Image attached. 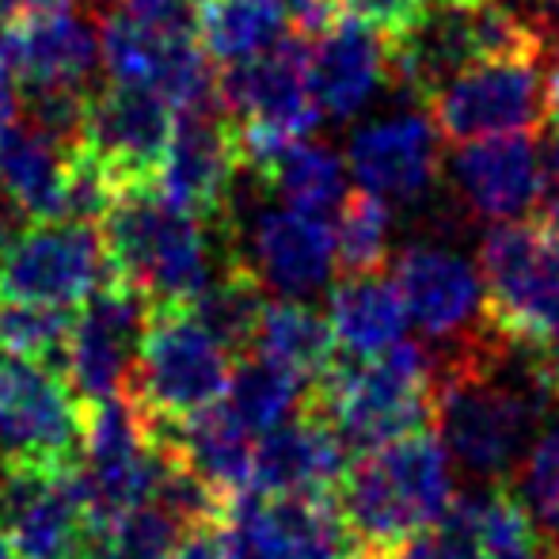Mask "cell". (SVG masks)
<instances>
[{"label":"cell","instance_id":"1","mask_svg":"<svg viewBox=\"0 0 559 559\" xmlns=\"http://www.w3.org/2000/svg\"><path fill=\"white\" fill-rule=\"evenodd\" d=\"M453 461L427 430L361 449L338 479V514L361 559H384L427 533L453 502Z\"/></svg>","mask_w":559,"mask_h":559},{"label":"cell","instance_id":"2","mask_svg":"<svg viewBox=\"0 0 559 559\" xmlns=\"http://www.w3.org/2000/svg\"><path fill=\"white\" fill-rule=\"evenodd\" d=\"M99 236L111 274L153 309H187L217 274L210 225L160 199L153 183L122 187L99 217Z\"/></svg>","mask_w":559,"mask_h":559},{"label":"cell","instance_id":"3","mask_svg":"<svg viewBox=\"0 0 559 559\" xmlns=\"http://www.w3.org/2000/svg\"><path fill=\"white\" fill-rule=\"evenodd\" d=\"M301 407L317 412L343 445L373 449L435 423V361L423 343H392L377 358L332 361L305 389Z\"/></svg>","mask_w":559,"mask_h":559},{"label":"cell","instance_id":"4","mask_svg":"<svg viewBox=\"0 0 559 559\" xmlns=\"http://www.w3.org/2000/svg\"><path fill=\"white\" fill-rule=\"evenodd\" d=\"M491 58H545L522 8L510 0H427L419 27L389 46V81L423 99L453 69Z\"/></svg>","mask_w":559,"mask_h":559},{"label":"cell","instance_id":"5","mask_svg":"<svg viewBox=\"0 0 559 559\" xmlns=\"http://www.w3.org/2000/svg\"><path fill=\"white\" fill-rule=\"evenodd\" d=\"M484 320L530 358L559 338V243L540 222H502L479 243Z\"/></svg>","mask_w":559,"mask_h":559},{"label":"cell","instance_id":"6","mask_svg":"<svg viewBox=\"0 0 559 559\" xmlns=\"http://www.w3.org/2000/svg\"><path fill=\"white\" fill-rule=\"evenodd\" d=\"M233 354L217 343L191 309H153L126 392L153 419H183L225 400Z\"/></svg>","mask_w":559,"mask_h":559},{"label":"cell","instance_id":"7","mask_svg":"<svg viewBox=\"0 0 559 559\" xmlns=\"http://www.w3.org/2000/svg\"><path fill=\"white\" fill-rule=\"evenodd\" d=\"M160 461L164 453L156 445V419L130 392L84 407L81 445L73 461L84 522L145 507Z\"/></svg>","mask_w":559,"mask_h":559},{"label":"cell","instance_id":"8","mask_svg":"<svg viewBox=\"0 0 559 559\" xmlns=\"http://www.w3.org/2000/svg\"><path fill=\"white\" fill-rule=\"evenodd\" d=\"M545 58H491L453 69L423 96L427 118L449 145L525 133L545 122Z\"/></svg>","mask_w":559,"mask_h":559},{"label":"cell","instance_id":"9","mask_svg":"<svg viewBox=\"0 0 559 559\" xmlns=\"http://www.w3.org/2000/svg\"><path fill=\"white\" fill-rule=\"evenodd\" d=\"M96 38L99 66L111 84L153 92L176 115H222L214 61L194 35L145 27L115 8L96 23Z\"/></svg>","mask_w":559,"mask_h":559},{"label":"cell","instance_id":"10","mask_svg":"<svg viewBox=\"0 0 559 559\" xmlns=\"http://www.w3.org/2000/svg\"><path fill=\"white\" fill-rule=\"evenodd\" d=\"M111 278L104 236L84 222H31L0 255L4 301L76 309Z\"/></svg>","mask_w":559,"mask_h":559},{"label":"cell","instance_id":"11","mask_svg":"<svg viewBox=\"0 0 559 559\" xmlns=\"http://www.w3.org/2000/svg\"><path fill=\"white\" fill-rule=\"evenodd\" d=\"M81 400L46 361L0 354V464H73L81 445Z\"/></svg>","mask_w":559,"mask_h":559},{"label":"cell","instance_id":"12","mask_svg":"<svg viewBox=\"0 0 559 559\" xmlns=\"http://www.w3.org/2000/svg\"><path fill=\"white\" fill-rule=\"evenodd\" d=\"M148 317H153L148 297L118 282L115 274L81 305L58 358L66 369L61 381L81 400V407L126 392Z\"/></svg>","mask_w":559,"mask_h":559},{"label":"cell","instance_id":"13","mask_svg":"<svg viewBox=\"0 0 559 559\" xmlns=\"http://www.w3.org/2000/svg\"><path fill=\"white\" fill-rule=\"evenodd\" d=\"M243 559H358L350 530L328 495L243 491L225 510Z\"/></svg>","mask_w":559,"mask_h":559},{"label":"cell","instance_id":"14","mask_svg":"<svg viewBox=\"0 0 559 559\" xmlns=\"http://www.w3.org/2000/svg\"><path fill=\"white\" fill-rule=\"evenodd\" d=\"M442 176H449V187L472 217L495 225L533 214L548 187L540 138L533 130L464 141L442 164Z\"/></svg>","mask_w":559,"mask_h":559},{"label":"cell","instance_id":"15","mask_svg":"<svg viewBox=\"0 0 559 559\" xmlns=\"http://www.w3.org/2000/svg\"><path fill=\"white\" fill-rule=\"evenodd\" d=\"M233 248L228 255L243 263L263 289L305 301L328 286L335 271L332 228L324 217L297 214L289 206H263L248 225L228 222Z\"/></svg>","mask_w":559,"mask_h":559},{"label":"cell","instance_id":"16","mask_svg":"<svg viewBox=\"0 0 559 559\" xmlns=\"http://www.w3.org/2000/svg\"><path fill=\"white\" fill-rule=\"evenodd\" d=\"M240 156L233 126L222 115H179L171 141L153 171V187L176 210L210 228H228Z\"/></svg>","mask_w":559,"mask_h":559},{"label":"cell","instance_id":"17","mask_svg":"<svg viewBox=\"0 0 559 559\" xmlns=\"http://www.w3.org/2000/svg\"><path fill=\"white\" fill-rule=\"evenodd\" d=\"M442 138L427 111H396L354 130L346 145L358 191L381 199L384 206H415L442 179Z\"/></svg>","mask_w":559,"mask_h":559},{"label":"cell","instance_id":"18","mask_svg":"<svg viewBox=\"0 0 559 559\" xmlns=\"http://www.w3.org/2000/svg\"><path fill=\"white\" fill-rule=\"evenodd\" d=\"M176 118L179 115L153 92L107 84L104 92L88 96L81 148L99 168L111 171L118 187L153 183V171L168 148Z\"/></svg>","mask_w":559,"mask_h":559},{"label":"cell","instance_id":"19","mask_svg":"<svg viewBox=\"0 0 559 559\" xmlns=\"http://www.w3.org/2000/svg\"><path fill=\"white\" fill-rule=\"evenodd\" d=\"M96 61V20L73 4L0 27V73L23 92L88 88Z\"/></svg>","mask_w":559,"mask_h":559},{"label":"cell","instance_id":"20","mask_svg":"<svg viewBox=\"0 0 559 559\" xmlns=\"http://www.w3.org/2000/svg\"><path fill=\"white\" fill-rule=\"evenodd\" d=\"M0 525L15 559H69L84 530V502L73 464L15 468L0 464Z\"/></svg>","mask_w":559,"mask_h":559},{"label":"cell","instance_id":"21","mask_svg":"<svg viewBox=\"0 0 559 559\" xmlns=\"http://www.w3.org/2000/svg\"><path fill=\"white\" fill-rule=\"evenodd\" d=\"M407 320L435 343L468 335L484 324V282L464 255L445 243H407L392 274Z\"/></svg>","mask_w":559,"mask_h":559},{"label":"cell","instance_id":"22","mask_svg":"<svg viewBox=\"0 0 559 559\" xmlns=\"http://www.w3.org/2000/svg\"><path fill=\"white\" fill-rule=\"evenodd\" d=\"M305 66H309V88L320 115H332L338 122L361 115L369 99L384 84H392L384 38L350 15H338L332 27L312 38Z\"/></svg>","mask_w":559,"mask_h":559},{"label":"cell","instance_id":"23","mask_svg":"<svg viewBox=\"0 0 559 559\" xmlns=\"http://www.w3.org/2000/svg\"><path fill=\"white\" fill-rule=\"evenodd\" d=\"M346 468V445L309 407L266 430L251 461V491L266 495H328Z\"/></svg>","mask_w":559,"mask_h":559},{"label":"cell","instance_id":"24","mask_svg":"<svg viewBox=\"0 0 559 559\" xmlns=\"http://www.w3.org/2000/svg\"><path fill=\"white\" fill-rule=\"evenodd\" d=\"M156 445L183 461L202 484L214 487L225 499V510L236 495L251 491L255 442H251V430L222 400L183 419H156Z\"/></svg>","mask_w":559,"mask_h":559},{"label":"cell","instance_id":"25","mask_svg":"<svg viewBox=\"0 0 559 559\" xmlns=\"http://www.w3.org/2000/svg\"><path fill=\"white\" fill-rule=\"evenodd\" d=\"M69 164L73 148L53 145L50 138L15 118L12 130L0 138V194L27 222H61Z\"/></svg>","mask_w":559,"mask_h":559},{"label":"cell","instance_id":"26","mask_svg":"<svg viewBox=\"0 0 559 559\" xmlns=\"http://www.w3.org/2000/svg\"><path fill=\"white\" fill-rule=\"evenodd\" d=\"M324 320L346 358H377L392 343H400L407 328L404 301L381 271L350 274V278L338 282Z\"/></svg>","mask_w":559,"mask_h":559},{"label":"cell","instance_id":"27","mask_svg":"<svg viewBox=\"0 0 559 559\" xmlns=\"http://www.w3.org/2000/svg\"><path fill=\"white\" fill-rule=\"evenodd\" d=\"M251 350H255V358L271 361V366H278L282 373H289L309 389L332 369L335 338L317 309H309L305 301L278 297V301L263 305Z\"/></svg>","mask_w":559,"mask_h":559},{"label":"cell","instance_id":"28","mask_svg":"<svg viewBox=\"0 0 559 559\" xmlns=\"http://www.w3.org/2000/svg\"><path fill=\"white\" fill-rule=\"evenodd\" d=\"M286 31V0H199L194 15V38L206 58L225 69L274 50Z\"/></svg>","mask_w":559,"mask_h":559},{"label":"cell","instance_id":"29","mask_svg":"<svg viewBox=\"0 0 559 559\" xmlns=\"http://www.w3.org/2000/svg\"><path fill=\"white\" fill-rule=\"evenodd\" d=\"M259 179L266 183V191L278 199V206H289L297 214L309 217H328L338 210L346 194V164L324 141H289L286 148L271 156Z\"/></svg>","mask_w":559,"mask_h":559},{"label":"cell","instance_id":"30","mask_svg":"<svg viewBox=\"0 0 559 559\" xmlns=\"http://www.w3.org/2000/svg\"><path fill=\"white\" fill-rule=\"evenodd\" d=\"M263 305H266V289L259 286V278L228 255L222 271L210 278V286L187 309L236 358V354L251 350Z\"/></svg>","mask_w":559,"mask_h":559},{"label":"cell","instance_id":"31","mask_svg":"<svg viewBox=\"0 0 559 559\" xmlns=\"http://www.w3.org/2000/svg\"><path fill=\"white\" fill-rule=\"evenodd\" d=\"M179 525L156 507H130L122 514L84 522L69 559H168Z\"/></svg>","mask_w":559,"mask_h":559},{"label":"cell","instance_id":"32","mask_svg":"<svg viewBox=\"0 0 559 559\" xmlns=\"http://www.w3.org/2000/svg\"><path fill=\"white\" fill-rule=\"evenodd\" d=\"M225 396H228L233 415L251 435H266V430L286 423L289 415L301 407L305 384L294 381L289 373H282L278 366H271V361L251 354V358H240L233 366Z\"/></svg>","mask_w":559,"mask_h":559},{"label":"cell","instance_id":"33","mask_svg":"<svg viewBox=\"0 0 559 559\" xmlns=\"http://www.w3.org/2000/svg\"><path fill=\"white\" fill-rule=\"evenodd\" d=\"M392 210L366 191L343 194L338 202V225L332 228L335 266L343 278L350 274H377L389 263Z\"/></svg>","mask_w":559,"mask_h":559},{"label":"cell","instance_id":"34","mask_svg":"<svg viewBox=\"0 0 559 559\" xmlns=\"http://www.w3.org/2000/svg\"><path fill=\"white\" fill-rule=\"evenodd\" d=\"M73 309H50V305L0 301V346L4 354L31 361L61 358V346L73 328Z\"/></svg>","mask_w":559,"mask_h":559},{"label":"cell","instance_id":"35","mask_svg":"<svg viewBox=\"0 0 559 559\" xmlns=\"http://www.w3.org/2000/svg\"><path fill=\"white\" fill-rule=\"evenodd\" d=\"M518 499L537 530L559 540V427H548L518 461Z\"/></svg>","mask_w":559,"mask_h":559},{"label":"cell","instance_id":"36","mask_svg":"<svg viewBox=\"0 0 559 559\" xmlns=\"http://www.w3.org/2000/svg\"><path fill=\"white\" fill-rule=\"evenodd\" d=\"M84 111H88L84 88H38L27 92V99H20V122L73 153L84 138Z\"/></svg>","mask_w":559,"mask_h":559},{"label":"cell","instance_id":"37","mask_svg":"<svg viewBox=\"0 0 559 559\" xmlns=\"http://www.w3.org/2000/svg\"><path fill=\"white\" fill-rule=\"evenodd\" d=\"M427 0H338V15L366 23L369 31L384 38V46H396L419 27Z\"/></svg>","mask_w":559,"mask_h":559},{"label":"cell","instance_id":"38","mask_svg":"<svg viewBox=\"0 0 559 559\" xmlns=\"http://www.w3.org/2000/svg\"><path fill=\"white\" fill-rule=\"evenodd\" d=\"M179 533H183V537H176L168 559H243L240 540L228 530L225 518H210V522L187 525V530H179Z\"/></svg>","mask_w":559,"mask_h":559},{"label":"cell","instance_id":"39","mask_svg":"<svg viewBox=\"0 0 559 559\" xmlns=\"http://www.w3.org/2000/svg\"><path fill=\"white\" fill-rule=\"evenodd\" d=\"M118 12L145 23V27L171 31V35H194L199 0H118Z\"/></svg>","mask_w":559,"mask_h":559},{"label":"cell","instance_id":"40","mask_svg":"<svg viewBox=\"0 0 559 559\" xmlns=\"http://www.w3.org/2000/svg\"><path fill=\"white\" fill-rule=\"evenodd\" d=\"M286 12H289V27L297 35L317 38L320 31H328L338 20V0H286Z\"/></svg>","mask_w":559,"mask_h":559},{"label":"cell","instance_id":"41","mask_svg":"<svg viewBox=\"0 0 559 559\" xmlns=\"http://www.w3.org/2000/svg\"><path fill=\"white\" fill-rule=\"evenodd\" d=\"M525 15H530L533 31L540 35V46L556 50L559 58V0H533V8Z\"/></svg>","mask_w":559,"mask_h":559},{"label":"cell","instance_id":"42","mask_svg":"<svg viewBox=\"0 0 559 559\" xmlns=\"http://www.w3.org/2000/svg\"><path fill=\"white\" fill-rule=\"evenodd\" d=\"M61 4H73V0H0V20L4 23L27 20V15L50 12V8H61Z\"/></svg>","mask_w":559,"mask_h":559},{"label":"cell","instance_id":"43","mask_svg":"<svg viewBox=\"0 0 559 559\" xmlns=\"http://www.w3.org/2000/svg\"><path fill=\"white\" fill-rule=\"evenodd\" d=\"M545 118L548 133L559 141V58L552 61V73L545 76Z\"/></svg>","mask_w":559,"mask_h":559},{"label":"cell","instance_id":"44","mask_svg":"<svg viewBox=\"0 0 559 559\" xmlns=\"http://www.w3.org/2000/svg\"><path fill=\"white\" fill-rule=\"evenodd\" d=\"M384 559H438V556H435V548H430V540L419 533V537H412L407 545H400L396 552L384 556Z\"/></svg>","mask_w":559,"mask_h":559},{"label":"cell","instance_id":"45","mask_svg":"<svg viewBox=\"0 0 559 559\" xmlns=\"http://www.w3.org/2000/svg\"><path fill=\"white\" fill-rule=\"evenodd\" d=\"M15 236V210L8 206V199L0 194V255L8 251V243H12Z\"/></svg>","mask_w":559,"mask_h":559},{"label":"cell","instance_id":"46","mask_svg":"<svg viewBox=\"0 0 559 559\" xmlns=\"http://www.w3.org/2000/svg\"><path fill=\"white\" fill-rule=\"evenodd\" d=\"M552 537H545L537 548H522V552H495V556H484V559H548L552 556Z\"/></svg>","mask_w":559,"mask_h":559},{"label":"cell","instance_id":"47","mask_svg":"<svg viewBox=\"0 0 559 559\" xmlns=\"http://www.w3.org/2000/svg\"><path fill=\"white\" fill-rule=\"evenodd\" d=\"M540 225L552 233V240L559 243V191H556V199L548 202V210H545V217H540Z\"/></svg>","mask_w":559,"mask_h":559},{"label":"cell","instance_id":"48","mask_svg":"<svg viewBox=\"0 0 559 559\" xmlns=\"http://www.w3.org/2000/svg\"><path fill=\"white\" fill-rule=\"evenodd\" d=\"M0 559H15V548H12V540H8L4 525H0Z\"/></svg>","mask_w":559,"mask_h":559},{"label":"cell","instance_id":"49","mask_svg":"<svg viewBox=\"0 0 559 559\" xmlns=\"http://www.w3.org/2000/svg\"><path fill=\"white\" fill-rule=\"evenodd\" d=\"M0 27H4V20H0Z\"/></svg>","mask_w":559,"mask_h":559},{"label":"cell","instance_id":"50","mask_svg":"<svg viewBox=\"0 0 559 559\" xmlns=\"http://www.w3.org/2000/svg\"><path fill=\"white\" fill-rule=\"evenodd\" d=\"M358 559H361V556H358Z\"/></svg>","mask_w":559,"mask_h":559}]
</instances>
